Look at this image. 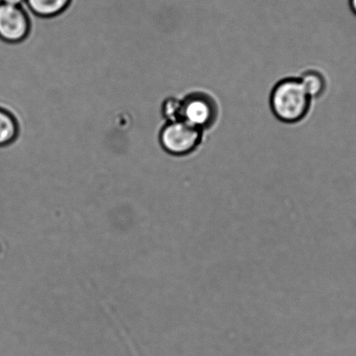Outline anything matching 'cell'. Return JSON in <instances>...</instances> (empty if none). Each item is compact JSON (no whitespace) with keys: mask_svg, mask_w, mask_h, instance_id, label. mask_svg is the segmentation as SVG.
Returning <instances> with one entry per match:
<instances>
[{"mask_svg":"<svg viewBox=\"0 0 356 356\" xmlns=\"http://www.w3.org/2000/svg\"><path fill=\"white\" fill-rule=\"evenodd\" d=\"M312 99L307 95L299 78H286L275 86L271 92L273 113L281 122H300L309 113Z\"/></svg>","mask_w":356,"mask_h":356,"instance_id":"6da1fadb","label":"cell"},{"mask_svg":"<svg viewBox=\"0 0 356 356\" xmlns=\"http://www.w3.org/2000/svg\"><path fill=\"white\" fill-rule=\"evenodd\" d=\"M203 132L184 120L169 122L161 131L160 143L165 153L172 156H188L202 144Z\"/></svg>","mask_w":356,"mask_h":356,"instance_id":"7a4b0ae2","label":"cell"},{"mask_svg":"<svg viewBox=\"0 0 356 356\" xmlns=\"http://www.w3.org/2000/svg\"><path fill=\"white\" fill-rule=\"evenodd\" d=\"M218 106L212 97L202 92H193L182 97L181 120L205 131L214 125Z\"/></svg>","mask_w":356,"mask_h":356,"instance_id":"3957f363","label":"cell"},{"mask_svg":"<svg viewBox=\"0 0 356 356\" xmlns=\"http://www.w3.org/2000/svg\"><path fill=\"white\" fill-rule=\"evenodd\" d=\"M30 19L22 6L0 2V39L5 42H22L30 33Z\"/></svg>","mask_w":356,"mask_h":356,"instance_id":"277c9868","label":"cell"},{"mask_svg":"<svg viewBox=\"0 0 356 356\" xmlns=\"http://www.w3.org/2000/svg\"><path fill=\"white\" fill-rule=\"evenodd\" d=\"M71 0H26L25 5L34 15L51 18L63 13Z\"/></svg>","mask_w":356,"mask_h":356,"instance_id":"5b68a950","label":"cell"},{"mask_svg":"<svg viewBox=\"0 0 356 356\" xmlns=\"http://www.w3.org/2000/svg\"><path fill=\"white\" fill-rule=\"evenodd\" d=\"M299 79L307 95L312 99L319 98L326 91V81L320 72L314 70L304 72Z\"/></svg>","mask_w":356,"mask_h":356,"instance_id":"8992f818","label":"cell"},{"mask_svg":"<svg viewBox=\"0 0 356 356\" xmlns=\"http://www.w3.org/2000/svg\"><path fill=\"white\" fill-rule=\"evenodd\" d=\"M19 127L15 118L4 109H0V147H6L18 136Z\"/></svg>","mask_w":356,"mask_h":356,"instance_id":"52a82bcc","label":"cell"},{"mask_svg":"<svg viewBox=\"0 0 356 356\" xmlns=\"http://www.w3.org/2000/svg\"><path fill=\"white\" fill-rule=\"evenodd\" d=\"M182 98L169 96L162 103L161 115L165 123L181 120Z\"/></svg>","mask_w":356,"mask_h":356,"instance_id":"ba28073f","label":"cell"},{"mask_svg":"<svg viewBox=\"0 0 356 356\" xmlns=\"http://www.w3.org/2000/svg\"><path fill=\"white\" fill-rule=\"evenodd\" d=\"M26 0H0V2L13 6H22Z\"/></svg>","mask_w":356,"mask_h":356,"instance_id":"9c48e42d","label":"cell"},{"mask_svg":"<svg viewBox=\"0 0 356 356\" xmlns=\"http://www.w3.org/2000/svg\"><path fill=\"white\" fill-rule=\"evenodd\" d=\"M349 2V8H350L351 11L356 15V0H348Z\"/></svg>","mask_w":356,"mask_h":356,"instance_id":"30bf717a","label":"cell"}]
</instances>
